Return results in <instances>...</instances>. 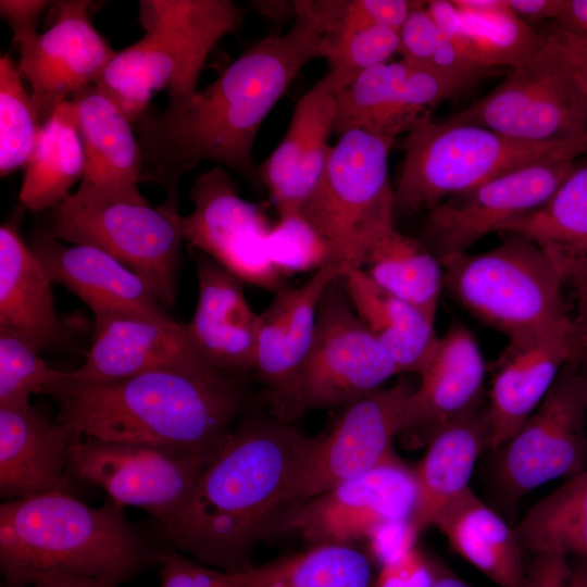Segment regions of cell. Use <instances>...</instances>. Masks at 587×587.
Segmentation results:
<instances>
[{
  "mask_svg": "<svg viewBox=\"0 0 587 587\" xmlns=\"http://www.w3.org/2000/svg\"><path fill=\"white\" fill-rule=\"evenodd\" d=\"M416 3L407 0L305 1L332 46V57L360 29L383 26L399 30Z\"/></svg>",
  "mask_w": 587,
  "mask_h": 587,
  "instance_id": "60d3db41",
  "label": "cell"
},
{
  "mask_svg": "<svg viewBox=\"0 0 587 587\" xmlns=\"http://www.w3.org/2000/svg\"><path fill=\"white\" fill-rule=\"evenodd\" d=\"M373 563L354 545H315L253 566L246 587H374Z\"/></svg>",
  "mask_w": 587,
  "mask_h": 587,
  "instance_id": "8d00e7d4",
  "label": "cell"
},
{
  "mask_svg": "<svg viewBox=\"0 0 587 587\" xmlns=\"http://www.w3.org/2000/svg\"><path fill=\"white\" fill-rule=\"evenodd\" d=\"M470 90L435 70L401 59L363 72L336 95L334 133L362 130L397 139L439 103Z\"/></svg>",
  "mask_w": 587,
  "mask_h": 587,
  "instance_id": "e0dca14e",
  "label": "cell"
},
{
  "mask_svg": "<svg viewBox=\"0 0 587 587\" xmlns=\"http://www.w3.org/2000/svg\"><path fill=\"white\" fill-rule=\"evenodd\" d=\"M167 550L147 539L112 500L92 508L66 491L7 500L0 505V571L4 587L45 576L134 577Z\"/></svg>",
  "mask_w": 587,
  "mask_h": 587,
  "instance_id": "277c9868",
  "label": "cell"
},
{
  "mask_svg": "<svg viewBox=\"0 0 587 587\" xmlns=\"http://www.w3.org/2000/svg\"><path fill=\"white\" fill-rule=\"evenodd\" d=\"M336 96L321 79L297 102L288 129L258 175L278 215L300 213L316 187L333 146Z\"/></svg>",
  "mask_w": 587,
  "mask_h": 587,
  "instance_id": "603a6c76",
  "label": "cell"
},
{
  "mask_svg": "<svg viewBox=\"0 0 587 587\" xmlns=\"http://www.w3.org/2000/svg\"><path fill=\"white\" fill-rule=\"evenodd\" d=\"M132 578L126 573H112L98 576L50 575L38 579L34 587H118Z\"/></svg>",
  "mask_w": 587,
  "mask_h": 587,
  "instance_id": "db71d44e",
  "label": "cell"
},
{
  "mask_svg": "<svg viewBox=\"0 0 587 587\" xmlns=\"http://www.w3.org/2000/svg\"><path fill=\"white\" fill-rule=\"evenodd\" d=\"M400 374L396 363L358 316L344 275L325 289L310 349L298 377L302 413L348 407Z\"/></svg>",
  "mask_w": 587,
  "mask_h": 587,
  "instance_id": "9c48e42d",
  "label": "cell"
},
{
  "mask_svg": "<svg viewBox=\"0 0 587 587\" xmlns=\"http://www.w3.org/2000/svg\"><path fill=\"white\" fill-rule=\"evenodd\" d=\"M399 30L383 26L360 29L327 61L328 70L321 82L336 96L363 72L388 62L399 53Z\"/></svg>",
  "mask_w": 587,
  "mask_h": 587,
  "instance_id": "ee69618b",
  "label": "cell"
},
{
  "mask_svg": "<svg viewBox=\"0 0 587 587\" xmlns=\"http://www.w3.org/2000/svg\"><path fill=\"white\" fill-rule=\"evenodd\" d=\"M551 23L575 38L587 42V0H566L562 13Z\"/></svg>",
  "mask_w": 587,
  "mask_h": 587,
  "instance_id": "11a10c76",
  "label": "cell"
},
{
  "mask_svg": "<svg viewBox=\"0 0 587 587\" xmlns=\"http://www.w3.org/2000/svg\"><path fill=\"white\" fill-rule=\"evenodd\" d=\"M439 575L416 547L380 566L374 587H429Z\"/></svg>",
  "mask_w": 587,
  "mask_h": 587,
  "instance_id": "7dc6e473",
  "label": "cell"
},
{
  "mask_svg": "<svg viewBox=\"0 0 587 587\" xmlns=\"http://www.w3.org/2000/svg\"><path fill=\"white\" fill-rule=\"evenodd\" d=\"M496 477L509 505L528 491L585 470L587 376L565 364L542 402L498 450Z\"/></svg>",
  "mask_w": 587,
  "mask_h": 587,
  "instance_id": "8fae6325",
  "label": "cell"
},
{
  "mask_svg": "<svg viewBox=\"0 0 587 587\" xmlns=\"http://www.w3.org/2000/svg\"><path fill=\"white\" fill-rule=\"evenodd\" d=\"M414 389L407 383L382 387L346 407L332 430L316 436L304 458L292 490L294 507L397 459L394 440L404 433Z\"/></svg>",
  "mask_w": 587,
  "mask_h": 587,
  "instance_id": "9a60e30c",
  "label": "cell"
},
{
  "mask_svg": "<svg viewBox=\"0 0 587 587\" xmlns=\"http://www.w3.org/2000/svg\"><path fill=\"white\" fill-rule=\"evenodd\" d=\"M429 587H472L462 579L451 574H439Z\"/></svg>",
  "mask_w": 587,
  "mask_h": 587,
  "instance_id": "680465c9",
  "label": "cell"
},
{
  "mask_svg": "<svg viewBox=\"0 0 587 587\" xmlns=\"http://www.w3.org/2000/svg\"><path fill=\"white\" fill-rule=\"evenodd\" d=\"M213 457L77 435L68 450L66 475L101 487L122 508L143 509L164 527Z\"/></svg>",
  "mask_w": 587,
  "mask_h": 587,
  "instance_id": "7c38bea8",
  "label": "cell"
},
{
  "mask_svg": "<svg viewBox=\"0 0 587 587\" xmlns=\"http://www.w3.org/2000/svg\"><path fill=\"white\" fill-rule=\"evenodd\" d=\"M484 253L461 252L439 259L444 287L483 324L509 342L536 338L569 320L566 284L552 259L535 242L504 234Z\"/></svg>",
  "mask_w": 587,
  "mask_h": 587,
  "instance_id": "8992f818",
  "label": "cell"
},
{
  "mask_svg": "<svg viewBox=\"0 0 587 587\" xmlns=\"http://www.w3.org/2000/svg\"><path fill=\"white\" fill-rule=\"evenodd\" d=\"M192 211L177 216L190 249L205 254L240 280L277 292L284 277L270 261L266 238L271 228L262 208L245 200L239 186L222 166L199 175L191 188Z\"/></svg>",
  "mask_w": 587,
  "mask_h": 587,
  "instance_id": "4fadbf2b",
  "label": "cell"
},
{
  "mask_svg": "<svg viewBox=\"0 0 587 587\" xmlns=\"http://www.w3.org/2000/svg\"><path fill=\"white\" fill-rule=\"evenodd\" d=\"M45 394L58 421L82 436L215 455L249 408L247 378L157 370L115 382L86 383L70 371Z\"/></svg>",
  "mask_w": 587,
  "mask_h": 587,
  "instance_id": "3957f363",
  "label": "cell"
},
{
  "mask_svg": "<svg viewBox=\"0 0 587 587\" xmlns=\"http://www.w3.org/2000/svg\"><path fill=\"white\" fill-rule=\"evenodd\" d=\"M403 164L395 214L430 211L449 197L535 163L577 160L587 139L530 142L466 124L422 117L398 142Z\"/></svg>",
  "mask_w": 587,
  "mask_h": 587,
  "instance_id": "5b68a950",
  "label": "cell"
},
{
  "mask_svg": "<svg viewBox=\"0 0 587 587\" xmlns=\"http://www.w3.org/2000/svg\"><path fill=\"white\" fill-rule=\"evenodd\" d=\"M441 34L425 2L417 1L399 29V53L404 60L428 66Z\"/></svg>",
  "mask_w": 587,
  "mask_h": 587,
  "instance_id": "f6af8a7d",
  "label": "cell"
},
{
  "mask_svg": "<svg viewBox=\"0 0 587 587\" xmlns=\"http://www.w3.org/2000/svg\"><path fill=\"white\" fill-rule=\"evenodd\" d=\"M485 374L476 338L466 325L453 321L420 374L407 407L404 433L417 432L427 441L444 425L480 409Z\"/></svg>",
  "mask_w": 587,
  "mask_h": 587,
  "instance_id": "d4e9b609",
  "label": "cell"
},
{
  "mask_svg": "<svg viewBox=\"0 0 587 587\" xmlns=\"http://www.w3.org/2000/svg\"><path fill=\"white\" fill-rule=\"evenodd\" d=\"M79 435L28 404L0 407V494L8 500L65 491L68 450Z\"/></svg>",
  "mask_w": 587,
  "mask_h": 587,
  "instance_id": "cb8c5ba5",
  "label": "cell"
},
{
  "mask_svg": "<svg viewBox=\"0 0 587 587\" xmlns=\"http://www.w3.org/2000/svg\"><path fill=\"white\" fill-rule=\"evenodd\" d=\"M91 5L58 1L53 24L20 45L18 67L30 83L42 125L68 97L95 85L116 53L91 23Z\"/></svg>",
  "mask_w": 587,
  "mask_h": 587,
  "instance_id": "ffe728a7",
  "label": "cell"
},
{
  "mask_svg": "<svg viewBox=\"0 0 587 587\" xmlns=\"http://www.w3.org/2000/svg\"><path fill=\"white\" fill-rule=\"evenodd\" d=\"M532 552L574 554L587 563V470L537 501L514 527Z\"/></svg>",
  "mask_w": 587,
  "mask_h": 587,
  "instance_id": "74e56055",
  "label": "cell"
},
{
  "mask_svg": "<svg viewBox=\"0 0 587 587\" xmlns=\"http://www.w3.org/2000/svg\"><path fill=\"white\" fill-rule=\"evenodd\" d=\"M451 549L500 587H523L526 569L514 528L469 487L436 516Z\"/></svg>",
  "mask_w": 587,
  "mask_h": 587,
  "instance_id": "4dcf8cb0",
  "label": "cell"
},
{
  "mask_svg": "<svg viewBox=\"0 0 587 587\" xmlns=\"http://www.w3.org/2000/svg\"><path fill=\"white\" fill-rule=\"evenodd\" d=\"M52 3L47 0H1V17L12 30L13 42L22 45L38 35L39 18Z\"/></svg>",
  "mask_w": 587,
  "mask_h": 587,
  "instance_id": "f907efd6",
  "label": "cell"
},
{
  "mask_svg": "<svg viewBox=\"0 0 587 587\" xmlns=\"http://www.w3.org/2000/svg\"><path fill=\"white\" fill-rule=\"evenodd\" d=\"M294 14L286 34L264 37L207 87L135 123L142 179L177 193L186 172L211 161L262 185L252 151L264 118L308 62L332 55L329 41L296 1Z\"/></svg>",
  "mask_w": 587,
  "mask_h": 587,
  "instance_id": "6da1fadb",
  "label": "cell"
},
{
  "mask_svg": "<svg viewBox=\"0 0 587 587\" xmlns=\"http://www.w3.org/2000/svg\"><path fill=\"white\" fill-rule=\"evenodd\" d=\"M580 371L587 376V351L578 360Z\"/></svg>",
  "mask_w": 587,
  "mask_h": 587,
  "instance_id": "94428289",
  "label": "cell"
},
{
  "mask_svg": "<svg viewBox=\"0 0 587 587\" xmlns=\"http://www.w3.org/2000/svg\"><path fill=\"white\" fill-rule=\"evenodd\" d=\"M242 14L243 10L229 0L139 1V21L145 30L162 35L176 55L167 108L176 107L197 90L210 51L237 28Z\"/></svg>",
  "mask_w": 587,
  "mask_h": 587,
  "instance_id": "83f0119b",
  "label": "cell"
},
{
  "mask_svg": "<svg viewBox=\"0 0 587 587\" xmlns=\"http://www.w3.org/2000/svg\"><path fill=\"white\" fill-rule=\"evenodd\" d=\"M496 233L517 234L535 242L565 279L567 271L587 258V160L577 163L542 205L502 224Z\"/></svg>",
  "mask_w": 587,
  "mask_h": 587,
  "instance_id": "836d02e7",
  "label": "cell"
},
{
  "mask_svg": "<svg viewBox=\"0 0 587 587\" xmlns=\"http://www.w3.org/2000/svg\"><path fill=\"white\" fill-rule=\"evenodd\" d=\"M85 154V174L78 190L109 200L147 203L138 183L142 157L132 123L95 87L70 98Z\"/></svg>",
  "mask_w": 587,
  "mask_h": 587,
  "instance_id": "4316f807",
  "label": "cell"
},
{
  "mask_svg": "<svg viewBox=\"0 0 587 587\" xmlns=\"http://www.w3.org/2000/svg\"><path fill=\"white\" fill-rule=\"evenodd\" d=\"M486 409H478L437 429L426 441L427 450L414 469L417 500L411 524L420 535L439 512L469 488L480 453L489 449Z\"/></svg>",
  "mask_w": 587,
  "mask_h": 587,
  "instance_id": "f546056e",
  "label": "cell"
},
{
  "mask_svg": "<svg viewBox=\"0 0 587 587\" xmlns=\"http://www.w3.org/2000/svg\"><path fill=\"white\" fill-rule=\"evenodd\" d=\"M362 270L379 287L435 323L444 271L436 254L422 242L392 226L372 246Z\"/></svg>",
  "mask_w": 587,
  "mask_h": 587,
  "instance_id": "e575fe53",
  "label": "cell"
},
{
  "mask_svg": "<svg viewBox=\"0 0 587 587\" xmlns=\"http://www.w3.org/2000/svg\"><path fill=\"white\" fill-rule=\"evenodd\" d=\"M573 567L561 553H536L523 587H570Z\"/></svg>",
  "mask_w": 587,
  "mask_h": 587,
  "instance_id": "816d5d0a",
  "label": "cell"
},
{
  "mask_svg": "<svg viewBox=\"0 0 587 587\" xmlns=\"http://www.w3.org/2000/svg\"><path fill=\"white\" fill-rule=\"evenodd\" d=\"M339 275L338 264L316 272L299 287H284L259 314L254 374L264 386L268 413L291 423L302 414L298 377L310 349L321 298Z\"/></svg>",
  "mask_w": 587,
  "mask_h": 587,
  "instance_id": "ac0fdd59",
  "label": "cell"
},
{
  "mask_svg": "<svg viewBox=\"0 0 587 587\" xmlns=\"http://www.w3.org/2000/svg\"><path fill=\"white\" fill-rule=\"evenodd\" d=\"M176 73V55L160 34H146L132 46L116 52L95 84L132 123L146 113L151 98L170 87Z\"/></svg>",
  "mask_w": 587,
  "mask_h": 587,
  "instance_id": "d590c367",
  "label": "cell"
},
{
  "mask_svg": "<svg viewBox=\"0 0 587 587\" xmlns=\"http://www.w3.org/2000/svg\"><path fill=\"white\" fill-rule=\"evenodd\" d=\"M66 371L48 366L22 339L0 333V407H25L34 394H45Z\"/></svg>",
  "mask_w": 587,
  "mask_h": 587,
  "instance_id": "7bdbcfd3",
  "label": "cell"
},
{
  "mask_svg": "<svg viewBox=\"0 0 587 587\" xmlns=\"http://www.w3.org/2000/svg\"><path fill=\"white\" fill-rule=\"evenodd\" d=\"M29 247L51 282L80 298L95 316L121 311L170 316L140 276L100 249L64 245L49 233L38 235Z\"/></svg>",
  "mask_w": 587,
  "mask_h": 587,
  "instance_id": "484cf974",
  "label": "cell"
},
{
  "mask_svg": "<svg viewBox=\"0 0 587 587\" xmlns=\"http://www.w3.org/2000/svg\"><path fill=\"white\" fill-rule=\"evenodd\" d=\"M566 284L574 288L576 322L587 330V258L574 264L565 275Z\"/></svg>",
  "mask_w": 587,
  "mask_h": 587,
  "instance_id": "9f6ffc18",
  "label": "cell"
},
{
  "mask_svg": "<svg viewBox=\"0 0 587 587\" xmlns=\"http://www.w3.org/2000/svg\"><path fill=\"white\" fill-rule=\"evenodd\" d=\"M461 11L472 14H485L508 9L507 0H451Z\"/></svg>",
  "mask_w": 587,
  "mask_h": 587,
  "instance_id": "6f0895ef",
  "label": "cell"
},
{
  "mask_svg": "<svg viewBox=\"0 0 587 587\" xmlns=\"http://www.w3.org/2000/svg\"><path fill=\"white\" fill-rule=\"evenodd\" d=\"M395 139L348 130L300 211L330 245L346 274L362 268L377 239L394 226L388 157Z\"/></svg>",
  "mask_w": 587,
  "mask_h": 587,
  "instance_id": "52a82bcc",
  "label": "cell"
},
{
  "mask_svg": "<svg viewBox=\"0 0 587 587\" xmlns=\"http://www.w3.org/2000/svg\"><path fill=\"white\" fill-rule=\"evenodd\" d=\"M344 279L358 316L387 351L400 373L420 375L429 363L439 340L435 323L415 307L379 287L362 268L349 271Z\"/></svg>",
  "mask_w": 587,
  "mask_h": 587,
  "instance_id": "1f68e13d",
  "label": "cell"
},
{
  "mask_svg": "<svg viewBox=\"0 0 587 587\" xmlns=\"http://www.w3.org/2000/svg\"><path fill=\"white\" fill-rule=\"evenodd\" d=\"M22 72L9 54L0 58V175L26 165L43 127Z\"/></svg>",
  "mask_w": 587,
  "mask_h": 587,
  "instance_id": "ab89813d",
  "label": "cell"
},
{
  "mask_svg": "<svg viewBox=\"0 0 587 587\" xmlns=\"http://www.w3.org/2000/svg\"><path fill=\"white\" fill-rule=\"evenodd\" d=\"M416 500L414 470L397 458L289 509L274 534L296 533L310 546L353 545L384 524L411 521Z\"/></svg>",
  "mask_w": 587,
  "mask_h": 587,
  "instance_id": "5bb4252c",
  "label": "cell"
},
{
  "mask_svg": "<svg viewBox=\"0 0 587 587\" xmlns=\"http://www.w3.org/2000/svg\"><path fill=\"white\" fill-rule=\"evenodd\" d=\"M266 248L271 263L284 278L338 264L328 241L300 213L279 216L270 228Z\"/></svg>",
  "mask_w": 587,
  "mask_h": 587,
  "instance_id": "b9f144b4",
  "label": "cell"
},
{
  "mask_svg": "<svg viewBox=\"0 0 587 587\" xmlns=\"http://www.w3.org/2000/svg\"><path fill=\"white\" fill-rule=\"evenodd\" d=\"M18 199L23 208L51 210L71 193L85 174V154L77 126V111L68 99L43 124L25 165Z\"/></svg>",
  "mask_w": 587,
  "mask_h": 587,
  "instance_id": "d6a6232c",
  "label": "cell"
},
{
  "mask_svg": "<svg viewBox=\"0 0 587 587\" xmlns=\"http://www.w3.org/2000/svg\"><path fill=\"white\" fill-rule=\"evenodd\" d=\"M177 197L149 202L109 200L80 190L50 210L49 235L100 249L140 276L164 307L176 297L182 236Z\"/></svg>",
  "mask_w": 587,
  "mask_h": 587,
  "instance_id": "ba28073f",
  "label": "cell"
},
{
  "mask_svg": "<svg viewBox=\"0 0 587 587\" xmlns=\"http://www.w3.org/2000/svg\"><path fill=\"white\" fill-rule=\"evenodd\" d=\"M548 45L567 68L587 107V42L558 28L552 23L542 30Z\"/></svg>",
  "mask_w": 587,
  "mask_h": 587,
  "instance_id": "681fc988",
  "label": "cell"
},
{
  "mask_svg": "<svg viewBox=\"0 0 587 587\" xmlns=\"http://www.w3.org/2000/svg\"><path fill=\"white\" fill-rule=\"evenodd\" d=\"M460 14L459 32L451 39L467 57L486 67L513 70L546 45L544 32L522 21L509 7L485 14L461 11Z\"/></svg>",
  "mask_w": 587,
  "mask_h": 587,
  "instance_id": "f35d334b",
  "label": "cell"
},
{
  "mask_svg": "<svg viewBox=\"0 0 587 587\" xmlns=\"http://www.w3.org/2000/svg\"><path fill=\"white\" fill-rule=\"evenodd\" d=\"M566 0H507L510 11L522 21L533 23L551 20L562 13Z\"/></svg>",
  "mask_w": 587,
  "mask_h": 587,
  "instance_id": "f5cc1de1",
  "label": "cell"
},
{
  "mask_svg": "<svg viewBox=\"0 0 587 587\" xmlns=\"http://www.w3.org/2000/svg\"><path fill=\"white\" fill-rule=\"evenodd\" d=\"M570 587H587V563L580 561L573 569Z\"/></svg>",
  "mask_w": 587,
  "mask_h": 587,
  "instance_id": "91938a15",
  "label": "cell"
},
{
  "mask_svg": "<svg viewBox=\"0 0 587 587\" xmlns=\"http://www.w3.org/2000/svg\"><path fill=\"white\" fill-rule=\"evenodd\" d=\"M315 438L247 409L186 503L162 527L170 544L227 573L254 566L255 547L294 507L296 478Z\"/></svg>",
  "mask_w": 587,
  "mask_h": 587,
  "instance_id": "7a4b0ae2",
  "label": "cell"
},
{
  "mask_svg": "<svg viewBox=\"0 0 587 587\" xmlns=\"http://www.w3.org/2000/svg\"><path fill=\"white\" fill-rule=\"evenodd\" d=\"M159 565L161 566L160 587H221L234 574L173 551H167Z\"/></svg>",
  "mask_w": 587,
  "mask_h": 587,
  "instance_id": "bcb514c9",
  "label": "cell"
},
{
  "mask_svg": "<svg viewBox=\"0 0 587 587\" xmlns=\"http://www.w3.org/2000/svg\"><path fill=\"white\" fill-rule=\"evenodd\" d=\"M445 121L530 142L587 139V107L547 39L489 93Z\"/></svg>",
  "mask_w": 587,
  "mask_h": 587,
  "instance_id": "30bf717a",
  "label": "cell"
},
{
  "mask_svg": "<svg viewBox=\"0 0 587 587\" xmlns=\"http://www.w3.org/2000/svg\"><path fill=\"white\" fill-rule=\"evenodd\" d=\"M198 300L188 335L214 369L247 378L254 372L259 314L249 305L242 280L211 258L197 254Z\"/></svg>",
  "mask_w": 587,
  "mask_h": 587,
  "instance_id": "7402d4cb",
  "label": "cell"
},
{
  "mask_svg": "<svg viewBox=\"0 0 587 587\" xmlns=\"http://www.w3.org/2000/svg\"><path fill=\"white\" fill-rule=\"evenodd\" d=\"M577 163V160L535 163L449 197L429 211L425 227L436 257L466 252L502 224L539 208Z\"/></svg>",
  "mask_w": 587,
  "mask_h": 587,
  "instance_id": "2e32d148",
  "label": "cell"
},
{
  "mask_svg": "<svg viewBox=\"0 0 587 587\" xmlns=\"http://www.w3.org/2000/svg\"><path fill=\"white\" fill-rule=\"evenodd\" d=\"M51 279L18 233L15 220L0 227V333L13 335L37 352L63 337Z\"/></svg>",
  "mask_w": 587,
  "mask_h": 587,
  "instance_id": "f1b7e54d",
  "label": "cell"
},
{
  "mask_svg": "<svg viewBox=\"0 0 587 587\" xmlns=\"http://www.w3.org/2000/svg\"><path fill=\"white\" fill-rule=\"evenodd\" d=\"M587 351V330L570 317L549 332L509 342L494 364L486 414L497 451L535 412L561 370Z\"/></svg>",
  "mask_w": 587,
  "mask_h": 587,
  "instance_id": "44dd1931",
  "label": "cell"
},
{
  "mask_svg": "<svg viewBox=\"0 0 587 587\" xmlns=\"http://www.w3.org/2000/svg\"><path fill=\"white\" fill-rule=\"evenodd\" d=\"M157 370L221 372L200 355L186 324L171 316L121 311L95 316L85 362L70 371V376L86 383H107Z\"/></svg>",
  "mask_w": 587,
  "mask_h": 587,
  "instance_id": "d6986e66",
  "label": "cell"
},
{
  "mask_svg": "<svg viewBox=\"0 0 587 587\" xmlns=\"http://www.w3.org/2000/svg\"><path fill=\"white\" fill-rule=\"evenodd\" d=\"M417 536L410 520L387 523L375 529L366 539L369 544L366 552L373 562L383 566L416 547Z\"/></svg>",
  "mask_w": 587,
  "mask_h": 587,
  "instance_id": "c3c4849f",
  "label": "cell"
}]
</instances>
